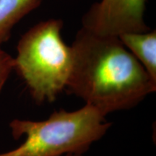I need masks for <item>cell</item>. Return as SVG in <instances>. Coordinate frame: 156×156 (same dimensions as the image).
<instances>
[{"label": "cell", "mask_w": 156, "mask_h": 156, "mask_svg": "<svg viewBox=\"0 0 156 156\" xmlns=\"http://www.w3.org/2000/svg\"><path fill=\"white\" fill-rule=\"evenodd\" d=\"M71 47L73 64L66 90L104 116L135 107L156 90V82L118 37L82 28Z\"/></svg>", "instance_id": "cell-1"}, {"label": "cell", "mask_w": 156, "mask_h": 156, "mask_svg": "<svg viewBox=\"0 0 156 156\" xmlns=\"http://www.w3.org/2000/svg\"><path fill=\"white\" fill-rule=\"evenodd\" d=\"M112 125L98 111L86 104L74 112H54L40 122L15 119L9 124L12 134L15 139L24 135L25 140L16 149L0 156L83 155Z\"/></svg>", "instance_id": "cell-2"}, {"label": "cell", "mask_w": 156, "mask_h": 156, "mask_svg": "<svg viewBox=\"0 0 156 156\" xmlns=\"http://www.w3.org/2000/svg\"><path fill=\"white\" fill-rule=\"evenodd\" d=\"M62 27L60 19L43 21L23 35L17 44L14 69L37 103L53 102L67 87L73 51L62 39Z\"/></svg>", "instance_id": "cell-3"}, {"label": "cell", "mask_w": 156, "mask_h": 156, "mask_svg": "<svg viewBox=\"0 0 156 156\" xmlns=\"http://www.w3.org/2000/svg\"><path fill=\"white\" fill-rule=\"evenodd\" d=\"M146 0H101L83 17V28L101 36L119 37L150 30L144 18Z\"/></svg>", "instance_id": "cell-4"}, {"label": "cell", "mask_w": 156, "mask_h": 156, "mask_svg": "<svg viewBox=\"0 0 156 156\" xmlns=\"http://www.w3.org/2000/svg\"><path fill=\"white\" fill-rule=\"evenodd\" d=\"M119 38L156 82L155 30L144 33H127L121 35Z\"/></svg>", "instance_id": "cell-5"}, {"label": "cell", "mask_w": 156, "mask_h": 156, "mask_svg": "<svg viewBox=\"0 0 156 156\" xmlns=\"http://www.w3.org/2000/svg\"><path fill=\"white\" fill-rule=\"evenodd\" d=\"M42 0H0V46L9 40L14 26L38 7Z\"/></svg>", "instance_id": "cell-6"}, {"label": "cell", "mask_w": 156, "mask_h": 156, "mask_svg": "<svg viewBox=\"0 0 156 156\" xmlns=\"http://www.w3.org/2000/svg\"><path fill=\"white\" fill-rule=\"evenodd\" d=\"M13 70L14 58L0 48V93Z\"/></svg>", "instance_id": "cell-7"}, {"label": "cell", "mask_w": 156, "mask_h": 156, "mask_svg": "<svg viewBox=\"0 0 156 156\" xmlns=\"http://www.w3.org/2000/svg\"><path fill=\"white\" fill-rule=\"evenodd\" d=\"M63 156H83V155H80V154H67Z\"/></svg>", "instance_id": "cell-8"}]
</instances>
